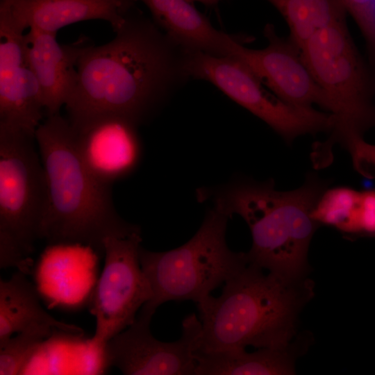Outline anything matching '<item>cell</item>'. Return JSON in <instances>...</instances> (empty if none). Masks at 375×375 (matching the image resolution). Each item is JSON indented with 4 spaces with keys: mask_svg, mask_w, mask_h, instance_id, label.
Returning a JSON list of instances; mask_svg holds the SVG:
<instances>
[{
    "mask_svg": "<svg viewBox=\"0 0 375 375\" xmlns=\"http://www.w3.org/2000/svg\"><path fill=\"white\" fill-rule=\"evenodd\" d=\"M130 11L112 40L88 45L78 60L77 82L65 105L74 128L106 115L139 125L188 79L184 52L153 20Z\"/></svg>",
    "mask_w": 375,
    "mask_h": 375,
    "instance_id": "6da1fadb",
    "label": "cell"
},
{
    "mask_svg": "<svg viewBox=\"0 0 375 375\" xmlns=\"http://www.w3.org/2000/svg\"><path fill=\"white\" fill-rule=\"evenodd\" d=\"M35 140L48 185L41 239L53 245L85 244L103 253L107 238L141 231L117 212L112 185L97 179L82 161L67 119L60 113L47 116Z\"/></svg>",
    "mask_w": 375,
    "mask_h": 375,
    "instance_id": "7a4b0ae2",
    "label": "cell"
},
{
    "mask_svg": "<svg viewBox=\"0 0 375 375\" xmlns=\"http://www.w3.org/2000/svg\"><path fill=\"white\" fill-rule=\"evenodd\" d=\"M314 295L313 283L281 278L248 265L228 279L218 297L197 304L199 350L221 351L288 346L300 312Z\"/></svg>",
    "mask_w": 375,
    "mask_h": 375,
    "instance_id": "3957f363",
    "label": "cell"
},
{
    "mask_svg": "<svg viewBox=\"0 0 375 375\" xmlns=\"http://www.w3.org/2000/svg\"><path fill=\"white\" fill-rule=\"evenodd\" d=\"M328 182L315 173L299 188L282 192L272 180H238L211 192L214 206L229 217H242L252 238L248 262L281 278H307L308 251L320 225L312 217Z\"/></svg>",
    "mask_w": 375,
    "mask_h": 375,
    "instance_id": "277c9868",
    "label": "cell"
},
{
    "mask_svg": "<svg viewBox=\"0 0 375 375\" xmlns=\"http://www.w3.org/2000/svg\"><path fill=\"white\" fill-rule=\"evenodd\" d=\"M228 218L214 206L194 236L181 247L162 252L140 247V265L152 290L141 311L153 316L169 301L199 304L248 265L245 253L234 252L227 245Z\"/></svg>",
    "mask_w": 375,
    "mask_h": 375,
    "instance_id": "5b68a950",
    "label": "cell"
},
{
    "mask_svg": "<svg viewBox=\"0 0 375 375\" xmlns=\"http://www.w3.org/2000/svg\"><path fill=\"white\" fill-rule=\"evenodd\" d=\"M48 206L35 136L0 124V266L26 273Z\"/></svg>",
    "mask_w": 375,
    "mask_h": 375,
    "instance_id": "8992f818",
    "label": "cell"
},
{
    "mask_svg": "<svg viewBox=\"0 0 375 375\" xmlns=\"http://www.w3.org/2000/svg\"><path fill=\"white\" fill-rule=\"evenodd\" d=\"M303 58L327 95L335 119L333 138L349 148L365 126L375 123L365 66L348 30L345 17L312 35L301 47Z\"/></svg>",
    "mask_w": 375,
    "mask_h": 375,
    "instance_id": "52a82bcc",
    "label": "cell"
},
{
    "mask_svg": "<svg viewBox=\"0 0 375 375\" xmlns=\"http://www.w3.org/2000/svg\"><path fill=\"white\" fill-rule=\"evenodd\" d=\"M184 69L188 78L212 83L264 121L288 143L302 135L333 131L335 126L333 114L290 105L267 92L258 77L233 57L185 52Z\"/></svg>",
    "mask_w": 375,
    "mask_h": 375,
    "instance_id": "ba28073f",
    "label": "cell"
},
{
    "mask_svg": "<svg viewBox=\"0 0 375 375\" xmlns=\"http://www.w3.org/2000/svg\"><path fill=\"white\" fill-rule=\"evenodd\" d=\"M141 231L103 242L104 267L90 301L96 319L90 344L101 353L107 342L129 326L152 297L140 262Z\"/></svg>",
    "mask_w": 375,
    "mask_h": 375,
    "instance_id": "9c48e42d",
    "label": "cell"
},
{
    "mask_svg": "<svg viewBox=\"0 0 375 375\" xmlns=\"http://www.w3.org/2000/svg\"><path fill=\"white\" fill-rule=\"evenodd\" d=\"M151 318L140 310L129 326L109 340L101 351L103 366L115 367L126 375H194L201 321L194 313L187 316L181 338L165 342L151 334Z\"/></svg>",
    "mask_w": 375,
    "mask_h": 375,
    "instance_id": "30bf717a",
    "label": "cell"
},
{
    "mask_svg": "<svg viewBox=\"0 0 375 375\" xmlns=\"http://www.w3.org/2000/svg\"><path fill=\"white\" fill-rule=\"evenodd\" d=\"M263 33L266 47L251 49L236 40L228 56L246 65L285 103L300 108H313L316 104L330 112V101L313 78L301 49L290 38L279 36L272 24L265 25Z\"/></svg>",
    "mask_w": 375,
    "mask_h": 375,
    "instance_id": "8fae6325",
    "label": "cell"
},
{
    "mask_svg": "<svg viewBox=\"0 0 375 375\" xmlns=\"http://www.w3.org/2000/svg\"><path fill=\"white\" fill-rule=\"evenodd\" d=\"M138 126L122 117L106 115L73 128L82 161L100 181L112 185L137 168L142 157Z\"/></svg>",
    "mask_w": 375,
    "mask_h": 375,
    "instance_id": "7c38bea8",
    "label": "cell"
},
{
    "mask_svg": "<svg viewBox=\"0 0 375 375\" xmlns=\"http://www.w3.org/2000/svg\"><path fill=\"white\" fill-rule=\"evenodd\" d=\"M45 114L37 78L26 60L23 33L0 29V124L35 135Z\"/></svg>",
    "mask_w": 375,
    "mask_h": 375,
    "instance_id": "4fadbf2b",
    "label": "cell"
},
{
    "mask_svg": "<svg viewBox=\"0 0 375 375\" xmlns=\"http://www.w3.org/2000/svg\"><path fill=\"white\" fill-rule=\"evenodd\" d=\"M25 39L27 63L40 85L45 114H58L76 86L77 65L88 45L83 40L62 45L56 33L36 29H29Z\"/></svg>",
    "mask_w": 375,
    "mask_h": 375,
    "instance_id": "5bb4252c",
    "label": "cell"
},
{
    "mask_svg": "<svg viewBox=\"0 0 375 375\" xmlns=\"http://www.w3.org/2000/svg\"><path fill=\"white\" fill-rule=\"evenodd\" d=\"M133 0H8L0 8L16 26L56 33L67 25L91 19H102L115 31L131 10Z\"/></svg>",
    "mask_w": 375,
    "mask_h": 375,
    "instance_id": "9a60e30c",
    "label": "cell"
},
{
    "mask_svg": "<svg viewBox=\"0 0 375 375\" xmlns=\"http://www.w3.org/2000/svg\"><path fill=\"white\" fill-rule=\"evenodd\" d=\"M142 2L153 21L183 52L228 56L236 38L216 29L189 0H133Z\"/></svg>",
    "mask_w": 375,
    "mask_h": 375,
    "instance_id": "2e32d148",
    "label": "cell"
},
{
    "mask_svg": "<svg viewBox=\"0 0 375 375\" xmlns=\"http://www.w3.org/2000/svg\"><path fill=\"white\" fill-rule=\"evenodd\" d=\"M297 346L195 352L194 375H290L295 374Z\"/></svg>",
    "mask_w": 375,
    "mask_h": 375,
    "instance_id": "e0dca14e",
    "label": "cell"
},
{
    "mask_svg": "<svg viewBox=\"0 0 375 375\" xmlns=\"http://www.w3.org/2000/svg\"><path fill=\"white\" fill-rule=\"evenodd\" d=\"M35 324H47L59 331L82 335L76 326L54 319L41 306L35 287L18 271L8 280L0 281V347L13 334Z\"/></svg>",
    "mask_w": 375,
    "mask_h": 375,
    "instance_id": "ac0fdd59",
    "label": "cell"
},
{
    "mask_svg": "<svg viewBox=\"0 0 375 375\" xmlns=\"http://www.w3.org/2000/svg\"><path fill=\"white\" fill-rule=\"evenodd\" d=\"M282 15L300 49L317 31L347 13L338 0H267Z\"/></svg>",
    "mask_w": 375,
    "mask_h": 375,
    "instance_id": "d6986e66",
    "label": "cell"
},
{
    "mask_svg": "<svg viewBox=\"0 0 375 375\" xmlns=\"http://www.w3.org/2000/svg\"><path fill=\"white\" fill-rule=\"evenodd\" d=\"M58 331L47 324H35L11 337L0 347V374H22L42 344Z\"/></svg>",
    "mask_w": 375,
    "mask_h": 375,
    "instance_id": "ffe728a7",
    "label": "cell"
},
{
    "mask_svg": "<svg viewBox=\"0 0 375 375\" xmlns=\"http://www.w3.org/2000/svg\"><path fill=\"white\" fill-rule=\"evenodd\" d=\"M360 193L345 187L327 188L317 200L312 217L344 232H356V218Z\"/></svg>",
    "mask_w": 375,
    "mask_h": 375,
    "instance_id": "44dd1931",
    "label": "cell"
},
{
    "mask_svg": "<svg viewBox=\"0 0 375 375\" xmlns=\"http://www.w3.org/2000/svg\"><path fill=\"white\" fill-rule=\"evenodd\" d=\"M338 1L359 27L370 58L375 62V0Z\"/></svg>",
    "mask_w": 375,
    "mask_h": 375,
    "instance_id": "7402d4cb",
    "label": "cell"
},
{
    "mask_svg": "<svg viewBox=\"0 0 375 375\" xmlns=\"http://www.w3.org/2000/svg\"><path fill=\"white\" fill-rule=\"evenodd\" d=\"M356 226L357 231L375 233V192L360 193Z\"/></svg>",
    "mask_w": 375,
    "mask_h": 375,
    "instance_id": "603a6c76",
    "label": "cell"
},
{
    "mask_svg": "<svg viewBox=\"0 0 375 375\" xmlns=\"http://www.w3.org/2000/svg\"><path fill=\"white\" fill-rule=\"evenodd\" d=\"M189 1L192 2L198 1L206 6H213L215 4H217L218 2H219L222 0H189Z\"/></svg>",
    "mask_w": 375,
    "mask_h": 375,
    "instance_id": "cb8c5ba5",
    "label": "cell"
},
{
    "mask_svg": "<svg viewBox=\"0 0 375 375\" xmlns=\"http://www.w3.org/2000/svg\"><path fill=\"white\" fill-rule=\"evenodd\" d=\"M8 1V0H1V1Z\"/></svg>",
    "mask_w": 375,
    "mask_h": 375,
    "instance_id": "d4e9b609",
    "label": "cell"
}]
</instances>
